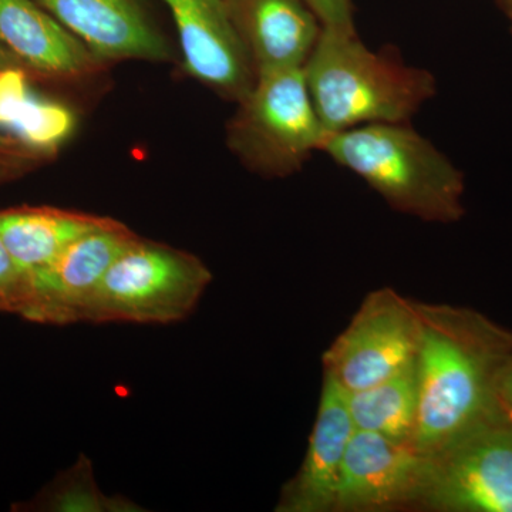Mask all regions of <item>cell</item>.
<instances>
[{
    "instance_id": "cell-6",
    "label": "cell",
    "mask_w": 512,
    "mask_h": 512,
    "mask_svg": "<svg viewBox=\"0 0 512 512\" xmlns=\"http://www.w3.org/2000/svg\"><path fill=\"white\" fill-rule=\"evenodd\" d=\"M421 508L512 512V414L501 410L430 456Z\"/></svg>"
},
{
    "instance_id": "cell-9",
    "label": "cell",
    "mask_w": 512,
    "mask_h": 512,
    "mask_svg": "<svg viewBox=\"0 0 512 512\" xmlns=\"http://www.w3.org/2000/svg\"><path fill=\"white\" fill-rule=\"evenodd\" d=\"M430 456L369 431L355 430L338 488L335 511H387L421 507Z\"/></svg>"
},
{
    "instance_id": "cell-11",
    "label": "cell",
    "mask_w": 512,
    "mask_h": 512,
    "mask_svg": "<svg viewBox=\"0 0 512 512\" xmlns=\"http://www.w3.org/2000/svg\"><path fill=\"white\" fill-rule=\"evenodd\" d=\"M355 430L348 393L332 377L325 375L308 450L296 476L282 488L275 511L336 510L343 461Z\"/></svg>"
},
{
    "instance_id": "cell-8",
    "label": "cell",
    "mask_w": 512,
    "mask_h": 512,
    "mask_svg": "<svg viewBox=\"0 0 512 512\" xmlns=\"http://www.w3.org/2000/svg\"><path fill=\"white\" fill-rule=\"evenodd\" d=\"M137 237L126 225L109 220L77 238L52 264L29 279L22 318L40 325L86 323L111 264Z\"/></svg>"
},
{
    "instance_id": "cell-15",
    "label": "cell",
    "mask_w": 512,
    "mask_h": 512,
    "mask_svg": "<svg viewBox=\"0 0 512 512\" xmlns=\"http://www.w3.org/2000/svg\"><path fill=\"white\" fill-rule=\"evenodd\" d=\"M110 218L53 207H16L0 211V239L28 281L77 238Z\"/></svg>"
},
{
    "instance_id": "cell-3",
    "label": "cell",
    "mask_w": 512,
    "mask_h": 512,
    "mask_svg": "<svg viewBox=\"0 0 512 512\" xmlns=\"http://www.w3.org/2000/svg\"><path fill=\"white\" fill-rule=\"evenodd\" d=\"M320 151L362 178L396 211L440 224L466 214L464 174L407 124H365L328 133Z\"/></svg>"
},
{
    "instance_id": "cell-4",
    "label": "cell",
    "mask_w": 512,
    "mask_h": 512,
    "mask_svg": "<svg viewBox=\"0 0 512 512\" xmlns=\"http://www.w3.org/2000/svg\"><path fill=\"white\" fill-rule=\"evenodd\" d=\"M211 282L210 269L197 256L137 237L111 264L86 323L183 322L197 309Z\"/></svg>"
},
{
    "instance_id": "cell-10",
    "label": "cell",
    "mask_w": 512,
    "mask_h": 512,
    "mask_svg": "<svg viewBox=\"0 0 512 512\" xmlns=\"http://www.w3.org/2000/svg\"><path fill=\"white\" fill-rule=\"evenodd\" d=\"M163 2L173 15L187 72L228 96L244 99L255 82L254 64L229 0Z\"/></svg>"
},
{
    "instance_id": "cell-17",
    "label": "cell",
    "mask_w": 512,
    "mask_h": 512,
    "mask_svg": "<svg viewBox=\"0 0 512 512\" xmlns=\"http://www.w3.org/2000/svg\"><path fill=\"white\" fill-rule=\"evenodd\" d=\"M346 393L356 430L369 431L396 443L413 446L419 417L417 357L382 382Z\"/></svg>"
},
{
    "instance_id": "cell-21",
    "label": "cell",
    "mask_w": 512,
    "mask_h": 512,
    "mask_svg": "<svg viewBox=\"0 0 512 512\" xmlns=\"http://www.w3.org/2000/svg\"><path fill=\"white\" fill-rule=\"evenodd\" d=\"M498 396L504 409L512 414V356L508 359L507 365L501 372L500 382H498Z\"/></svg>"
},
{
    "instance_id": "cell-13",
    "label": "cell",
    "mask_w": 512,
    "mask_h": 512,
    "mask_svg": "<svg viewBox=\"0 0 512 512\" xmlns=\"http://www.w3.org/2000/svg\"><path fill=\"white\" fill-rule=\"evenodd\" d=\"M256 74L303 67L322 25L303 0H229Z\"/></svg>"
},
{
    "instance_id": "cell-20",
    "label": "cell",
    "mask_w": 512,
    "mask_h": 512,
    "mask_svg": "<svg viewBox=\"0 0 512 512\" xmlns=\"http://www.w3.org/2000/svg\"><path fill=\"white\" fill-rule=\"evenodd\" d=\"M315 13L322 29L356 33L352 0H303Z\"/></svg>"
},
{
    "instance_id": "cell-12",
    "label": "cell",
    "mask_w": 512,
    "mask_h": 512,
    "mask_svg": "<svg viewBox=\"0 0 512 512\" xmlns=\"http://www.w3.org/2000/svg\"><path fill=\"white\" fill-rule=\"evenodd\" d=\"M94 59L167 60L170 47L138 0H36Z\"/></svg>"
},
{
    "instance_id": "cell-2",
    "label": "cell",
    "mask_w": 512,
    "mask_h": 512,
    "mask_svg": "<svg viewBox=\"0 0 512 512\" xmlns=\"http://www.w3.org/2000/svg\"><path fill=\"white\" fill-rule=\"evenodd\" d=\"M328 133L365 124H407L436 94L433 74L376 53L356 33L322 29L303 66Z\"/></svg>"
},
{
    "instance_id": "cell-22",
    "label": "cell",
    "mask_w": 512,
    "mask_h": 512,
    "mask_svg": "<svg viewBox=\"0 0 512 512\" xmlns=\"http://www.w3.org/2000/svg\"><path fill=\"white\" fill-rule=\"evenodd\" d=\"M29 151L28 148L19 144L18 141L12 140V138L5 136L0 133V164L6 163V160L10 157H19L20 154Z\"/></svg>"
},
{
    "instance_id": "cell-5",
    "label": "cell",
    "mask_w": 512,
    "mask_h": 512,
    "mask_svg": "<svg viewBox=\"0 0 512 512\" xmlns=\"http://www.w3.org/2000/svg\"><path fill=\"white\" fill-rule=\"evenodd\" d=\"M234 128L239 153L271 174L301 168L322 150L328 131L309 93L303 67L256 74Z\"/></svg>"
},
{
    "instance_id": "cell-19",
    "label": "cell",
    "mask_w": 512,
    "mask_h": 512,
    "mask_svg": "<svg viewBox=\"0 0 512 512\" xmlns=\"http://www.w3.org/2000/svg\"><path fill=\"white\" fill-rule=\"evenodd\" d=\"M29 296V281L0 239V312L22 318Z\"/></svg>"
},
{
    "instance_id": "cell-25",
    "label": "cell",
    "mask_w": 512,
    "mask_h": 512,
    "mask_svg": "<svg viewBox=\"0 0 512 512\" xmlns=\"http://www.w3.org/2000/svg\"><path fill=\"white\" fill-rule=\"evenodd\" d=\"M507 12H508V16H510V19H511V25H512V5H511V6H508V8H507Z\"/></svg>"
},
{
    "instance_id": "cell-16",
    "label": "cell",
    "mask_w": 512,
    "mask_h": 512,
    "mask_svg": "<svg viewBox=\"0 0 512 512\" xmlns=\"http://www.w3.org/2000/svg\"><path fill=\"white\" fill-rule=\"evenodd\" d=\"M73 130L72 111L33 92L23 67L0 70V133L32 153H49Z\"/></svg>"
},
{
    "instance_id": "cell-14",
    "label": "cell",
    "mask_w": 512,
    "mask_h": 512,
    "mask_svg": "<svg viewBox=\"0 0 512 512\" xmlns=\"http://www.w3.org/2000/svg\"><path fill=\"white\" fill-rule=\"evenodd\" d=\"M0 43L26 69L47 76H76L94 59L36 0H0Z\"/></svg>"
},
{
    "instance_id": "cell-1",
    "label": "cell",
    "mask_w": 512,
    "mask_h": 512,
    "mask_svg": "<svg viewBox=\"0 0 512 512\" xmlns=\"http://www.w3.org/2000/svg\"><path fill=\"white\" fill-rule=\"evenodd\" d=\"M417 306L419 417L413 447L431 456L503 410L498 382L512 356V332L473 309Z\"/></svg>"
},
{
    "instance_id": "cell-24",
    "label": "cell",
    "mask_w": 512,
    "mask_h": 512,
    "mask_svg": "<svg viewBox=\"0 0 512 512\" xmlns=\"http://www.w3.org/2000/svg\"><path fill=\"white\" fill-rule=\"evenodd\" d=\"M503 3H504V6H505V9H507L508 6L512 5V0H503Z\"/></svg>"
},
{
    "instance_id": "cell-7",
    "label": "cell",
    "mask_w": 512,
    "mask_h": 512,
    "mask_svg": "<svg viewBox=\"0 0 512 512\" xmlns=\"http://www.w3.org/2000/svg\"><path fill=\"white\" fill-rule=\"evenodd\" d=\"M420 336L417 302L392 288L377 289L323 353L325 375L346 392L366 389L413 362Z\"/></svg>"
},
{
    "instance_id": "cell-23",
    "label": "cell",
    "mask_w": 512,
    "mask_h": 512,
    "mask_svg": "<svg viewBox=\"0 0 512 512\" xmlns=\"http://www.w3.org/2000/svg\"><path fill=\"white\" fill-rule=\"evenodd\" d=\"M12 67H23V69H26V67L0 43V70L12 69Z\"/></svg>"
},
{
    "instance_id": "cell-18",
    "label": "cell",
    "mask_w": 512,
    "mask_h": 512,
    "mask_svg": "<svg viewBox=\"0 0 512 512\" xmlns=\"http://www.w3.org/2000/svg\"><path fill=\"white\" fill-rule=\"evenodd\" d=\"M37 510L57 512H134L137 505L127 498L101 493L94 480L92 461L80 456L72 468L64 471L39 495Z\"/></svg>"
}]
</instances>
